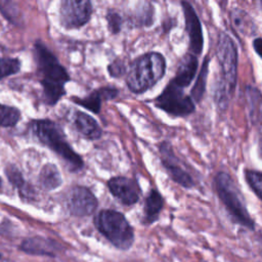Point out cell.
Returning <instances> with one entry per match:
<instances>
[{"label": "cell", "instance_id": "obj_13", "mask_svg": "<svg viewBox=\"0 0 262 262\" xmlns=\"http://www.w3.org/2000/svg\"><path fill=\"white\" fill-rule=\"evenodd\" d=\"M198 64L196 56L192 53H187L180 61L176 71V75L170 82L182 89L187 87L191 83L196 73Z\"/></svg>", "mask_w": 262, "mask_h": 262}, {"label": "cell", "instance_id": "obj_1", "mask_svg": "<svg viewBox=\"0 0 262 262\" xmlns=\"http://www.w3.org/2000/svg\"><path fill=\"white\" fill-rule=\"evenodd\" d=\"M35 55L42 76L41 84L44 98L47 103L54 104L64 94L63 85L69 81V75L55 56L42 43L36 44Z\"/></svg>", "mask_w": 262, "mask_h": 262}, {"label": "cell", "instance_id": "obj_17", "mask_svg": "<svg viewBox=\"0 0 262 262\" xmlns=\"http://www.w3.org/2000/svg\"><path fill=\"white\" fill-rule=\"evenodd\" d=\"M163 205H164V201L161 193L156 189H151L148 195L146 196L145 203H144V208H143L144 222L145 223L155 222L159 217V214L163 208Z\"/></svg>", "mask_w": 262, "mask_h": 262}, {"label": "cell", "instance_id": "obj_18", "mask_svg": "<svg viewBox=\"0 0 262 262\" xmlns=\"http://www.w3.org/2000/svg\"><path fill=\"white\" fill-rule=\"evenodd\" d=\"M21 250L36 255H53L56 244L44 238H28L21 244Z\"/></svg>", "mask_w": 262, "mask_h": 262}, {"label": "cell", "instance_id": "obj_7", "mask_svg": "<svg viewBox=\"0 0 262 262\" xmlns=\"http://www.w3.org/2000/svg\"><path fill=\"white\" fill-rule=\"evenodd\" d=\"M156 105L176 117L187 116L194 111V102L191 97L185 95L182 88L174 85L172 82L156 98Z\"/></svg>", "mask_w": 262, "mask_h": 262}, {"label": "cell", "instance_id": "obj_3", "mask_svg": "<svg viewBox=\"0 0 262 262\" xmlns=\"http://www.w3.org/2000/svg\"><path fill=\"white\" fill-rule=\"evenodd\" d=\"M217 57L221 70V80L216 90V101L223 108L234 91L237 74V50L232 39L220 33L217 43Z\"/></svg>", "mask_w": 262, "mask_h": 262}, {"label": "cell", "instance_id": "obj_12", "mask_svg": "<svg viewBox=\"0 0 262 262\" xmlns=\"http://www.w3.org/2000/svg\"><path fill=\"white\" fill-rule=\"evenodd\" d=\"M107 186L112 194L123 205L131 206L139 199L138 185L133 179L123 176L113 177L108 180Z\"/></svg>", "mask_w": 262, "mask_h": 262}, {"label": "cell", "instance_id": "obj_4", "mask_svg": "<svg viewBox=\"0 0 262 262\" xmlns=\"http://www.w3.org/2000/svg\"><path fill=\"white\" fill-rule=\"evenodd\" d=\"M215 188L220 201L233 220L250 229H254V220L247 210L242 192L230 175L219 172L215 177Z\"/></svg>", "mask_w": 262, "mask_h": 262}, {"label": "cell", "instance_id": "obj_5", "mask_svg": "<svg viewBox=\"0 0 262 262\" xmlns=\"http://www.w3.org/2000/svg\"><path fill=\"white\" fill-rule=\"evenodd\" d=\"M32 129L41 142L54 150L68 163L72 171L82 168V159L69 145L61 129L55 123L49 120H36L32 123Z\"/></svg>", "mask_w": 262, "mask_h": 262}, {"label": "cell", "instance_id": "obj_23", "mask_svg": "<svg viewBox=\"0 0 262 262\" xmlns=\"http://www.w3.org/2000/svg\"><path fill=\"white\" fill-rule=\"evenodd\" d=\"M246 179L253 191L262 200V172L248 170L246 171Z\"/></svg>", "mask_w": 262, "mask_h": 262}, {"label": "cell", "instance_id": "obj_30", "mask_svg": "<svg viewBox=\"0 0 262 262\" xmlns=\"http://www.w3.org/2000/svg\"><path fill=\"white\" fill-rule=\"evenodd\" d=\"M0 187H1V178H0Z\"/></svg>", "mask_w": 262, "mask_h": 262}, {"label": "cell", "instance_id": "obj_24", "mask_svg": "<svg viewBox=\"0 0 262 262\" xmlns=\"http://www.w3.org/2000/svg\"><path fill=\"white\" fill-rule=\"evenodd\" d=\"M20 63L15 58H0V80L19 71Z\"/></svg>", "mask_w": 262, "mask_h": 262}, {"label": "cell", "instance_id": "obj_19", "mask_svg": "<svg viewBox=\"0 0 262 262\" xmlns=\"http://www.w3.org/2000/svg\"><path fill=\"white\" fill-rule=\"evenodd\" d=\"M230 17H231L232 26L239 33L249 35L255 31V26H254L251 17L248 15V13L245 10L235 8L231 11Z\"/></svg>", "mask_w": 262, "mask_h": 262}, {"label": "cell", "instance_id": "obj_14", "mask_svg": "<svg viewBox=\"0 0 262 262\" xmlns=\"http://www.w3.org/2000/svg\"><path fill=\"white\" fill-rule=\"evenodd\" d=\"M75 128L88 139H97L101 136V129L97 122L89 115L82 112H75L73 115Z\"/></svg>", "mask_w": 262, "mask_h": 262}, {"label": "cell", "instance_id": "obj_29", "mask_svg": "<svg viewBox=\"0 0 262 262\" xmlns=\"http://www.w3.org/2000/svg\"><path fill=\"white\" fill-rule=\"evenodd\" d=\"M257 2H258V4L262 7V0H257Z\"/></svg>", "mask_w": 262, "mask_h": 262}, {"label": "cell", "instance_id": "obj_25", "mask_svg": "<svg viewBox=\"0 0 262 262\" xmlns=\"http://www.w3.org/2000/svg\"><path fill=\"white\" fill-rule=\"evenodd\" d=\"M107 23H108V27H110V30L113 32V33H118L120 32L121 30V17L118 13L116 12H110L107 14Z\"/></svg>", "mask_w": 262, "mask_h": 262}, {"label": "cell", "instance_id": "obj_15", "mask_svg": "<svg viewBox=\"0 0 262 262\" xmlns=\"http://www.w3.org/2000/svg\"><path fill=\"white\" fill-rule=\"evenodd\" d=\"M246 101L253 125L262 127V93L253 86L246 87Z\"/></svg>", "mask_w": 262, "mask_h": 262}, {"label": "cell", "instance_id": "obj_2", "mask_svg": "<svg viewBox=\"0 0 262 262\" xmlns=\"http://www.w3.org/2000/svg\"><path fill=\"white\" fill-rule=\"evenodd\" d=\"M165 71L166 60L161 53L143 54L130 64L127 71V86L133 93H143L162 79Z\"/></svg>", "mask_w": 262, "mask_h": 262}, {"label": "cell", "instance_id": "obj_9", "mask_svg": "<svg viewBox=\"0 0 262 262\" xmlns=\"http://www.w3.org/2000/svg\"><path fill=\"white\" fill-rule=\"evenodd\" d=\"M160 152L162 163L170 177L179 185L185 188L192 187L194 184L192 177L182 168L178 159L175 157L171 145L168 142H163L160 145Z\"/></svg>", "mask_w": 262, "mask_h": 262}, {"label": "cell", "instance_id": "obj_6", "mask_svg": "<svg viewBox=\"0 0 262 262\" xmlns=\"http://www.w3.org/2000/svg\"><path fill=\"white\" fill-rule=\"evenodd\" d=\"M97 229L118 249L128 250L134 243V230L125 216L115 210H102L95 217Z\"/></svg>", "mask_w": 262, "mask_h": 262}, {"label": "cell", "instance_id": "obj_16", "mask_svg": "<svg viewBox=\"0 0 262 262\" xmlns=\"http://www.w3.org/2000/svg\"><path fill=\"white\" fill-rule=\"evenodd\" d=\"M118 95V90L111 87H105L98 89L92 92L85 98H73L76 103L84 106L87 110L92 111L93 113H98L100 110L101 101L104 99H112Z\"/></svg>", "mask_w": 262, "mask_h": 262}, {"label": "cell", "instance_id": "obj_22", "mask_svg": "<svg viewBox=\"0 0 262 262\" xmlns=\"http://www.w3.org/2000/svg\"><path fill=\"white\" fill-rule=\"evenodd\" d=\"M20 118L19 111L15 107L0 104V126L12 127Z\"/></svg>", "mask_w": 262, "mask_h": 262}, {"label": "cell", "instance_id": "obj_28", "mask_svg": "<svg viewBox=\"0 0 262 262\" xmlns=\"http://www.w3.org/2000/svg\"><path fill=\"white\" fill-rule=\"evenodd\" d=\"M258 151H259V156H260V158L262 159V138L260 139V141H259V147H258Z\"/></svg>", "mask_w": 262, "mask_h": 262}, {"label": "cell", "instance_id": "obj_10", "mask_svg": "<svg viewBox=\"0 0 262 262\" xmlns=\"http://www.w3.org/2000/svg\"><path fill=\"white\" fill-rule=\"evenodd\" d=\"M183 14L185 18L186 32L189 37V50L193 55H198L203 50V32L201 21L193 9V7L185 0L181 1Z\"/></svg>", "mask_w": 262, "mask_h": 262}, {"label": "cell", "instance_id": "obj_21", "mask_svg": "<svg viewBox=\"0 0 262 262\" xmlns=\"http://www.w3.org/2000/svg\"><path fill=\"white\" fill-rule=\"evenodd\" d=\"M209 61L210 59L208 57H206L204 59V62H203V66H202V70H201V73L199 74V77L194 83V86L193 88L191 89V97L194 99L195 102L200 101L203 97V94H204V91H205V88H206V82H207V76H208V66H209Z\"/></svg>", "mask_w": 262, "mask_h": 262}, {"label": "cell", "instance_id": "obj_8", "mask_svg": "<svg viewBox=\"0 0 262 262\" xmlns=\"http://www.w3.org/2000/svg\"><path fill=\"white\" fill-rule=\"evenodd\" d=\"M90 0H61L60 19L64 27L76 29L84 26L90 18Z\"/></svg>", "mask_w": 262, "mask_h": 262}, {"label": "cell", "instance_id": "obj_26", "mask_svg": "<svg viewBox=\"0 0 262 262\" xmlns=\"http://www.w3.org/2000/svg\"><path fill=\"white\" fill-rule=\"evenodd\" d=\"M126 69H125V66L122 61H114L112 64H110L108 67V72L112 76L114 77H119L121 75H123L125 73Z\"/></svg>", "mask_w": 262, "mask_h": 262}, {"label": "cell", "instance_id": "obj_27", "mask_svg": "<svg viewBox=\"0 0 262 262\" xmlns=\"http://www.w3.org/2000/svg\"><path fill=\"white\" fill-rule=\"evenodd\" d=\"M253 47L256 53L262 58V38H256L253 41Z\"/></svg>", "mask_w": 262, "mask_h": 262}, {"label": "cell", "instance_id": "obj_20", "mask_svg": "<svg viewBox=\"0 0 262 262\" xmlns=\"http://www.w3.org/2000/svg\"><path fill=\"white\" fill-rule=\"evenodd\" d=\"M40 183L48 190L54 189L61 183V176L57 168L52 164L45 165L40 173Z\"/></svg>", "mask_w": 262, "mask_h": 262}, {"label": "cell", "instance_id": "obj_11", "mask_svg": "<svg viewBox=\"0 0 262 262\" xmlns=\"http://www.w3.org/2000/svg\"><path fill=\"white\" fill-rule=\"evenodd\" d=\"M68 206L72 214L76 216H86L95 211L97 200L88 188L77 186L73 188L69 194Z\"/></svg>", "mask_w": 262, "mask_h": 262}]
</instances>
